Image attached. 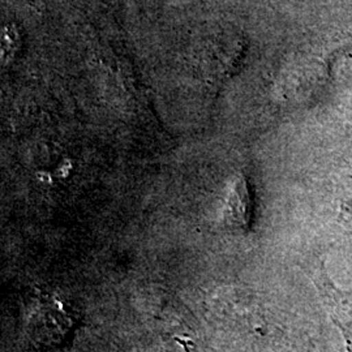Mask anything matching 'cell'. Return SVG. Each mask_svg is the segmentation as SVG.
<instances>
[{
	"instance_id": "obj_3",
	"label": "cell",
	"mask_w": 352,
	"mask_h": 352,
	"mask_svg": "<svg viewBox=\"0 0 352 352\" xmlns=\"http://www.w3.org/2000/svg\"><path fill=\"white\" fill-rule=\"evenodd\" d=\"M251 205L247 184L243 179H238L230 192L227 200L226 219L231 226L243 227L250 222Z\"/></svg>"
},
{
	"instance_id": "obj_1",
	"label": "cell",
	"mask_w": 352,
	"mask_h": 352,
	"mask_svg": "<svg viewBox=\"0 0 352 352\" xmlns=\"http://www.w3.org/2000/svg\"><path fill=\"white\" fill-rule=\"evenodd\" d=\"M311 278L322 299L327 314L344 338L346 350L352 352V289L338 287L327 276L322 266L317 267Z\"/></svg>"
},
{
	"instance_id": "obj_2",
	"label": "cell",
	"mask_w": 352,
	"mask_h": 352,
	"mask_svg": "<svg viewBox=\"0 0 352 352\" xmlns=\"http://www.w3.org/2000/svg\"><path fill=\"white\" fill-rule=\"evenodd\" d=\"M33 316L34 337L43 344H58L64 342L72 329V318L58 299L45 296L39 299Z\"/></svg>"
}]
</instances>
